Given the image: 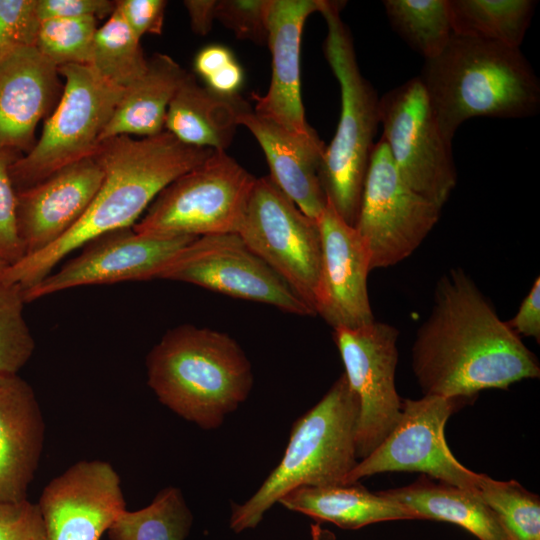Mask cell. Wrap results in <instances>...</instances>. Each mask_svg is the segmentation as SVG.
I'll return each mask as SVG.
<instances>
[{
    "mask_svg": "<svg viewBox=\"0 0 540 540\" xmlns=\"http://www.w3.org/2000/svg\"><path fill=\"white\" fill-rule=\"evenodd\" d=\"M249 109L239 95H219L186 73L168 106L164 129L184 144L225 151L239 116Z\"/></svg>",
    "mask_w": 540,
    "mask_h": 540,
    "instance_id": "603a6c76",
    "label": "cell"
},
{
    "mask_svg": "<svg viewBox=\"0 0 540 540\" xmlns=\"http://www.w3.org/2000/svg\"><path fill=\"white\" fill-rule=\"evenodd\" d=\"M0 540H46L38 504L28 499L1 502Z\"/></svg>",
    "mask_w": 540,
    "mask_h": 540,
    "instance_id": "8d00e7d4",
    "label": "cell"
},
{
    "mask_svg": "<svg viewBox=\"0 0 540 540\" xmlns=\"http://www.w3.org/2000/svg\"><path fill=\"white\" fill-rule=\"evenodd\" d=\"M186 73L169 55L154 54L145 73L125 88L100 142L123 135L151 137L165 131L168 106Z\"/></svg>",
    "mask_w": 540,
    "mask_h": 540,
    "instance_id": "484cf974",
    "label": "cell"
},
{
    "mask_svg": "<svg viewBox=\"0 0 540 540\" xmlns=\"http://www.w3.org/2000/svg\"><path fill=\"white\" fill-rule=\"evenodd\" d=\"M103 177L104 170L92 155L16 193L17 228L25 256L51 246L79 222Z\"/></svg>",
    "mask_w": 540,
    "mask_h": 540,
    "instance_id": "ac0fdd59",
    "label": "cell"
},
{
    "mask_svg": "<svg viewBox=\"0 0 540 540\" xmlns=\"http://www.w3.org/2000/svg\"><path fill=\"white\" fill-rule=\"evenodd\" d=\"M237 234L315 314L322 254L317 220L264 176L256 178Z\"/></svg>",
    "mask_w": 540,
    "mask_h": 540,
    "instance_id": "9c48e42d",
    "label": "cell"
},
{
    "mask_svg": "<svg viewBox=\"0 0 540 540\" xmlns=\"http://www.w3.org/2000/svg\"><path fill=\"white\" fill-rule=\"evenodd\" d=\"M268 1H217L216 20L231 30L238 39L267 44Z\"/></svg>",
    "mask_w": 540,
    "mask_h": 540,
    "instance_id": "e575fe53",
    "label": "cell"
},
{
    "mask_svg": "<svg viewBox=\"0 0 540 540\" xmlns=\"http://www.w3.org/2000/svg\"><path fill=\"white\" fill-rule=\"evenodd\" d=\"M46 540H100L126 510L121 481L102 460H82L53 478L37 503Z\"/></svg>",
    "mask_w": 540,
    "mask_h": 540,
    "instance_id": "2e32d148",
    "label": "cell"
},
{
    "mask_svg": "<svg viewBox=\"0 0 540 540\" xmlns=\"http://www.w3.org/2000/svg\"><path fill=\"white\" fill-rule=\"evenodd\" d=\"M57 67L35 46L0 58V150L30 151L35 129L59 92Z\"/></svg>",
    "mask_w": 540,
    "mask_h": 540,
    "instance_id": "ffe728a7",
    "label": "cell"
},
{
    "mask_svg": "<svg viewBox=\"0 0 540 540\" xmlns=\"http://www.w3.org/2000/svg\"><path fill=\"white\" fill-rule=\"evenodd\" d=\"M312 540H335L334 534L326 529H322L320 525L313 524L311 526Z\"/></svg>",
    "mask_w": 540,
    "mask_h": 540,
    "instance_id": "ee69618b",
    "label": "cell"
},
{
    "mask_svg": "<svg viewBox=\"0 0 540 540\" xmlns=\"http://www.w3.org/2000/svg\"><path fill=\"white\" fill-rule=\"evenodd\" d=\"M194 236L139 233L133 227L100 235L58 271L23 290L25 302L79 286L156 279Z\"/></svg>",
    "mask_w": 540,
    "mask_h": 540,
    "instance_id": "9a60e30c",
    "label": "cell"
},
{
    "mask_svg": "<svg viewBox=\"0 0 540 540\" xmlns=\"http://www.w3.org/2000/svg\"><path fill=\"white\" fill-rule=\"evenodd\" d=\"M156 279L194 284L298 316H315L237 233L195 238L163 266Z\"/></svg>",
    "mask_w": 540,
    "mask_h": 540,
    "instance_id": "7c38bea8",
    "label": "cell"
},
{
    "mask_svg": "<svg viewBox=\"0 0 540 540\" xmlns=\"http://www.w3.org/2000/svg\"><path fill=\"white\" fill-rule=\"evenodd\" d=\"M235 59L232 51L221 44L202 48L194 59L195 72L206 80Z\"/></svg>",
    "mask_w": 540,
    "mask_h": 540,
    "instance_id": "60d3db41",
    "label": "cell"
},
{
    "mask_svg": "<svg viewBox=\"0 0 540 540\" xmlns=\"http://www.w3.org/2000/svg\"><path fill=\"white\" fill-rule=\"evenodd\" d=\"M187 10L190 25L199 36L207 35L216 20V0H186L183 2Z\"/></svg>",
    "mask_w": 540,
    "mask_h": 540,
    "instance_id": "7bdbcfd3",
    "label": "cell"
},
{
    "mask_svg": "<svg viewBox=\"0 0 540 540\" xmlns=\"http://www.w3.org/2000/svg\"><path fill=\"white\" fill-rule=\"evenodd\" d=\"M359 403L344 373L322 399L293 424L277 467L244 503L232 504L230 527L239 533L255 528L288 492L301 486L346 484L357 464Z\"/></svg>",
    "mask_w": 540,
    "mask_h": 540,
    "instance_id": "5b68a950",
    "label": "cell"
},
{
    "mask_svg": "<svg viewBox=\"0 0 540 540\" xmlns=\"http://www.w3.org/2000/svg\"><path fill=\"white\" fill-rule=\"evenodd\" d=\"M193 522L181 490H160L146 507L124 510L107 530L110 540H185Z\"/></svg>",
    "mask_w": 540,
    "mask_h": 540,
    "instance_id": "83f0119b",
    "label": "cell"
},
{
    "mask_svg": "<svg viewBox=\"0 0 540 540\" xmlns=\"http://www.w3.org/2000/svg\"><path fill=\"white\" fill-rule=\"evenodd\" d=\"M213 151L184 144L167 131L139 140L123 135L101 141L94 155L104 177L86 213L54 244L7 266L0 282L28 289L92 239L133 227L165 187Z\"/></svg>",
    "mask_w": 540,
    "mask_h": 540,
    "instance_id": "7a4b0ae2",
    "label": "cell"
},
{
    "mask_svg": "<svg viewBox=\"0 0 540 540\" xmlns=\"http://www.w3.org/2000/svg\"><path fill=\"white\" fill-rule=\"evenodd\" d=\"M44 438V418L30 384L18 374H0V503L27 499Z\"/></svg>",
    "mask_w": 540,
    "mask_h": 540,
    "instance_id": "44dd1931",
    "label": "cell"
},
{
    "mask_svg": "<svg viewBox=\"0 0 540 540\" xmlns=\"http://www.w3.org/2000/svg\"><path fill=\"white\" fill-rule=\"evenodd\" d=\"M379 122L381 138L404 182L442 208L456 186L457 172L451 144L418 76L379 98Z\"/></svg>",
    "mask_w": 540,
    "mask_h": 540,
    "instance_id": "8fae6325",
    "label": "cell"
},
{
    "mask_svg": "<svg viewBox=\"0 0 540 540\" xmlns=\"http://www.w3.org/2000/svg\"><path fill=\"white\" fill-rule=\"evenodd\" d=\"M440 214L441 207L404 182L381 138L370 156L354 226L369 252L371 270L409 257L432 231Z\"/></svg>",
    "mask_w": 540,
    "mask_h": 540,
    "instance_id": "30bf717a",
    "label": "cell"
},
{
    "mask_svg": "<svg viewBox=\"0 0 540 540\" xmlns=\"http://www.w3.org/2000/svg\"><path fill=\"white\" fill-rule=\"evenodd\" d=\"M418 77L450 144L470 118H525L540 108V82L520 48L453 34Z\"/></svg>",
    "mask_w": 540,
    "mask_h": 540,
    "instance_id": "3957f363",
    "label": "cell"
},
{
    "mask_svg": "<svg viewBox=\"0 0 540 540\" xmlns=\"http://www.w3.org/2000/svg\"><path fill=\"white\" fill-rule=\"evenodd\" d=\"M7 266H9V265L0 259V273H1Z\"/></svg>",
    "mask_w": 540,
    "mask_h": 540,
    "instance_id": "f6af8a7d",
    "label": "cell"
},
{
    "mask_svg": "<svg viewBox=\"0 0 540 540\" xmlns=\"http://www.w3.org/2000/svg\"><path fill=\"white\" fill-rule=\"evenodd\" d=\"M166 6L164 0L115 1V10L139 39L146 34H162Z\"/></svg>",
    "mask_w": 540,
    "mask_h": 540,
    "instance_id": "74e56055",
    "label": "cell"
},
{
    "mask_svg": "<svg viewBox=\"0 0 540 540\" xmlns=\"http://www.w3.org/2000/svg\"><path fill=\"white\" fill-rule=\"evenodd\" d=\"M520 337H532L540 341V278L537 277L515 316L506 321Z\"/></svg>",
    "mask_w": 540,
    "mask_h": 540,
    "instance_id": "ab89813d",
    "label": "cell"
},
{
    "mask_svg": "<svg viewBox=\"0 0 540 540\" xmlns=\"http://www.w3.org/2000/svg\"><path fill=\"white\" fill-rule=\"evenodd\" d=\"M333 330L344 375L359 403L356 456L361 460L379 446L401 415L402 400L395 387L399 332L376 320Z\"/></svg>",
    "mask_w": 540,
    "mask_h": 540,
    "instance_id": "5bb4252c",
    "label": "cell"
},
{
    "mask_svg": "<svg viewBox=\"0 0 540 540\" xmlns=\"http://www.w3.org/2000/svg\"><path fill=\"white\" fill-rule=\"evenodd\" d=\"M383 6L392 28L425 60L438 56L453 36L448 0H385Z\"/></svg>",
    "mask_w": 540,
    "mask_h": 540,
    "instance_id": "f1b7e54d",
    "label": "cell"
},
{
    "mask_svg": "<svg viewBox=\"0 0 540 540\" xmlns=\"http://www.w3.org/2000/svg\"><path fill=\"white\" fill-rule=\"evenodd\" d=\"M263 150L269 178L304 214L317 220L327 205L320 180L326 145L318 134L294 135L251 109L239 116Z\"/></svg>",
    "mask_w": 540,
    "mask_h": 540,
    "instance_id": "7402d4cb",
    "label": "cell"
},
{
    "mask_svg": "<svg viewBox=\"0 0 540 540\" xmlns=\"http://www.w3.org/2000/svg\"><path fill=\"white\" fill-rule=\"evenodd\" d=\"M115 10L110 0H36L40 21L54 18H108Z\"/></svg>",
    "mask_w": 540,
    "mask_h": 540,
    "instance_id": "f35d334b",
    "label": "cell"
},
{
    "mask_svg": "<svg viewBox=\"0 0 540 540\" xmlns=\"http://www.w3.org/2000/svg\"><path fill=\"white\" fill-rule=\"evenodd\" d=\"M23 289L0 282V374H17L29 361L35 341L24 318Z\"/></svg>",
    "mask_w": 540,
    "mask_h": 540,
    "instance_id": "d6a6232c",
    "label": "cell"
},
{
    "mask_svg": "<svg viewBox=\"0 0 540 540\" xmlns=\"http://www.w3.org/2000/svg\"><path fill=\"white\" fill-rule=\"evenodd\" d=\"M279 503L317 521L342 529H359L391 520H414L413 513L381 491L372 493L359 482L323 487L301 486L288 492Z\"/></svg>",
    "mask_w": 540,
    "mask_h": 540,
    "instance_id": "d4e9b609",
    "label": "cell"
},
{
    "mask_svg": "<svg viewBox=\"0 0 540 540\" xmlns=\"http://www.w3.org/2000/svg\"><path fill=\"white\" fill-rule=\"evenodd\" d=\"M381 492L407 508L416 519L450 522L479 540H512L475 490L435 482L422 474L410 485Z\"/></svg>",
    "mask_w": 540,
    "mask_h": 540,
    "instance_id": "cb8c5ba5",
    "label": "cell"
},
{
    "mask_svg": "<svg viewBox=\"0 0 540 540\" xmlns=\"http://www.w3.org/2000/svg\"><path fill=\"white\" fill-rule=\"evenodd\" d=\"M57 69L65 80L60 101L45 122L38 141L9 169L16 193L94 155L125 90L101 77L89 65H64Z\"/></svg>",
    "mask_w": 540,
    "mask_h": 540,
    "instance_id": "52a82bcc",
    "label": "cell"
},
{
    "mask_svg": "<svg viewBox=\"0 0 540 540\" xmlns=\"http://www.w3.org/2000/svg\"><path fill=\"white\" fill-rule=\"evenodd\" d=\"M17 155L13 150H0V259L8 265L25 256L17 228L16 192L9 171Z\"/></svg>",
    "mask_w": 540,
    "mask_h": 540,
    "instance_id": "836d02e7",
    "label": "cell"
},
{
    "mask_svg": "<svg viewBox=\"0 0 540 540\" xmlns=\"http://www.w3.org/2000/svg\"><path fill=\"white\" fill-rule=\"evenodd\" d=\"M206 87L223 96H237L244 81V72L236 59L204 80Z\"/></svg>",
    "mask_w": 540,
    "mask_h": 540,
    "instance_id": "b9f144b4",
    "label": "cell"
},
{
    "mask_svg": "<svg viewBox=\"0 0 540 540\" xmlns=\"http://www.w3.org/2000/svg\"><path fill=\"white\" fill-rule=\"evenodd\" d=\"M158 400L204 430L218 428L253 386L251 364L228 334L190 324L169 330L146 359Z\"/></svg>",
    "mask_w": 540,
    "mask_h": 540,
    "instance_id": "277c9868",
    "label": "cell"
},
{
    "mask_svg": "<svg viewBox=\"0 0 540 540\" xmlns=\"http://www.w3.org/2000/svg\"><path fill=\"white\" fill-rule=\"evenodd\" d=\"M477 492L512 540H540V500L517 481L479 474Z\"/></svg>",
    "mask_w": 540,
    "mask_h": 540,
    "instance_id": "4dcf8cb0",
    "label": "cell"
},
{
    "mask_svg": "<svg viewBox=\"0 0 540 540\" xmlns=\"http://www.w3.org/2000/svg\"><path fill=\"white\" fill-rule=\"evenodd\" d=\"M453 34L520 48L536 2L448 0Z\"/></svg>",
    "mask_w": 540,
    "mask_h": 540,
    "instance_id": "4316f807",
    "label": "cell"
},
{
    "mask_svg": "<svg viewBox=\"0 0 540 540\" xmlns=\"http://www.w3.org/2000/svg\"><path fill=\"white\" fill-rule=\"evenodd\" d=\"M147 65L141 39L114 10L95 33L89 66L107 81L125 89L145 73Z\"/></svg>",
    "mask_w": 540,
    "mask_h": 540,
    "instance_id": "f546056e",
    "label": "cell"
},
{
    "mask_svg": "<svg viewBox=\"0 0 540 540\" xmlns=\"http://www.w3.org/2000/svg\"><path fill=\"white\" fill-rule=\"evenodd\" d=\"M320 0H269L267 44L272 57L270 85L264 95L252 94L254 112L294 135L310 137L301 95L300 48L307 18L319 12Z\"/></svg>",
    "mask_w": 540,
    "mask_h": 540,
    "instance_id": "d6986e66",
    "label": "cell"
},
{
    "mask_svg": "<svg viewBox=\"0 0 540 540\" xmlns=\"http://www.w3.org/2000/svg\"><path fill=\"white\" fill-rule=\"evenodd\" d=\"M317 222L322 254L315 314L333 329L373 322L367 285L370 255L362 238L329 202Z\"/></svg>",
    "mask_w": 540,
    "mask_h": 540,
    "instance_id": "e0dca14e",
    "label": "cell"
},
{
    "mask_svg": "<svg viewBox=\"0 0 540 540\" xmlns=\"http://www.w3.org/2000/svg\"><path fill=\"white\" fill-rule=\"evenodd\" d=\"M256 178L225 151H214L150 204L133 229L187 235L237 233Z\"/></svg>",
    "mask_w": 540,
    "mask_h": 540,
    "instance_id": "ba28073f",
    "label": "cell"
},
{
    "mask_svg": "<svg viewBox=\"0 0 540 540\" xmlns=\"http://www.w3.org/2000/svg\"><path fill=\"white\" fill-rule=\"evenodd\" d=\"M39 23L36 0H0V58L13 48L34 46Z\"/></svg>",
    "mask_w": 540,
    "mask_h": 540,
    "instance_id": "d590c367",
    "label": "cell"
},
{
    "mask_svg": "<svg viewBox=\"0 0 540 540\" xmlns=\"http://www.w3.org/2000/svg\"><path fill=\"white\" fill-rule=\"evenodd\" d=\"M463 402L434 395L402 400L395 427L373 452L357 462L346 484L384 472H420L477 491L479 474L454 457L444 436L448 418Z\"/></svg>",
    "mask_w": 540,
    "mask_h": 540,
    "instance_id": "4fadbf2b",
    "label": "cell"
},
{
    "mask_svg": "<svg viewBox=\"0 0 540 540\" xmlns=\"http://www.w3.org/2000/svg\"><path fill=\"white\" fill-rule=\"evenodd\" d=\"M412 368L424 395L460 400L540 375L536 356L460 268L436 284L431 312L416 333Z\"/></svg>",
    "mask_w": 540,
    "mask_h": 540,
    "instance_id": "6da1fadb",
    "label": "cell"
},
{
    "mask_svg": "<svg viewBox=\"0 0 540 540\" xmlns=\"http://www.w3.org/2000/svg\"><path fill=\"white\" fill-rule=\"evenodd\" d=\"M343 2L320 0L327 33L324 55L335 75L341 95V112L335 135L325 148L320 180L327 202L355 226L369 160L379 122V98L362 75L350 30L340 12Z\"/></svg>",
    "mask_w": 540,
    "mask_h": 540,
    "instance_id": "8992f818",
    "label": "cell"
},
{
    "mask_svg": "<svg viewBox=\"0 0 540 540\" xmlns=\"http://www.w3.org/2000/svg\"><path fill=\"white\" fill-rule=\"evenodd\" d=\"M97 21L93 17L42 20L34 46L57 68L89 65Z\"/></svg>",
    "mask_w": 540,
    "mask_h": 540,
    "instance_id": "1f68e13d",
    "label": "cell"
}]
</instances>
